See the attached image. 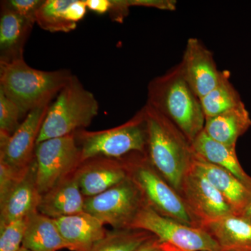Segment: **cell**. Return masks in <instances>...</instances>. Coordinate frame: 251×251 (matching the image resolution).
Returning <instances> with one entry per match:
<instances>
[{
  "label": "cell",
  "instance_id": "32",
  "mask_svg": "<svg viewBox=\"0 0 251 251\" xmlns=\"http://www.w3.org/2000/svg\"><path fill=\"white\" fill-rule=\"evenodd\" d=\"M130 6H144L165 11H174L176 8L175 0H129Z\"/></svg>",
  "mask_w": 251,
  "mask_h": 251
},
{
  "label": "cell",
  "instance_id": "31",
  "mask_svg": "<svg viewBox=\"0 0 251 251\" xmlns=\"http://www.w3.org/2000/svg\"><path fill=\"white\" fill-rule=\"evenodd\" d=\"M129 0H110L109 14L112 21L122 23L129 13Z\"/></svg>",
  "mask_w": 251,
  "mask_h": 251
},
{
  "label": "cell",
  "instance_id": "2",
  "mask_svg": "<svg viewBox=\"0 0 251 251\" xmlns=\"http://www.w3.org/2000/svg\"><path fill=\"white\" fill-rule=\"evenodd\" d=\"M147 104L167 117L192 143L204 129L201 100L181 75L179 65L150 81Z\"/></svg>",
  "mask_w": 251,
  "mask_h": 251
},
{
  "label": "cell",
  "instance_id": "13",
  "mask_svg": "<svg viewBox=\"0 0 251 251\" xmlns=\"http://www.w3.org/2000/svg\"><path fill=\"white\" fill-rule=\"evenodd\" d=\"M86 162L89 163L76 173L81 192L85 198L98 196L128 176L122 160L96 158Z\"/></svg>",
  "mask_w": 251,
  "mask_h": 251
},
{
  "label": "cell",
  "instance_id": "21",
  "mask_svg": "<svg viewBox=\"0 0 251 251\" xmlns=\"http://www.w3.org/2000/svg\"><path fill=\"white\" fill-rule=\"evenodd\" d=\"M191 146L195 155L227 170L251 188V176L247 174L241 166L236 153V148L213 140L204 130L195 138Z\"/></svg>",
  "mask_w": 251,
  "mask_h": 251
},
{
  "label": "cell",
  "instance_id": "10",
  "mask_svg": "<svg viewBox=\"0 0 251 251\" xmlns=\"http://www.w3.org/2000/svg\"><path fill=\"white\" fill-rule=\"evenodd\" d=\"M179 194L201 226L236 214L219 191L192 166L183 180Z\"/></svg>",
  "mask_w": 251,
  "mask_h": 251
},
{
  "label": "cell",
  "instance_id": "28",
  "mask_svg": "<svg viewBox=\"0 0 251 251\" xmlns=\"http://www.w3.org/2000/svg\"><path fill=\"white\" fill-rule=\"evenodd\" d=\"M28 167L25 169H18L0 161V203L6 199L20 180L22 179Z\"/></svg>",
  "mask_w": 251,
  "mask_h": 251
},
{
  "label": "cell",
  "instance_id": "3",
  "mask_svg": "<svg viewBox=\"0 0 251 251\" xmlns=\"http://www.w3.org/2000/svg\"><path fill=\"white\" fill-rule=\"evenodd\" d=\"M69 70H39L29 67L24 57L0 63V91L27 116L31 110L50 103L72 77Z\"/></svg>",
  "mask_w": 251,
  "mask_h": 251
},
{
  "label": "cell",
  "instance_id": "8",
  "mask_svg": "<svg viewBox=\"0 0 251 251\" xmlns=\"http://www.w3.org/2000/svg\"><path fill=\"white\" fill-rule=\"evenodd\" d=\"M34 159L36 186L42 196L69 177L82 163L75 134L38 143Z\"/></svg>",
  "mask_w": 251,
  "mask_h": 251
},
{
  "label": "cell",
  "instance_id": "23",
  "mask_svg": "<svg viewBox=\"0 0 251 251\" xmlns=\"http://www.w3.org/2000/svg\"><path fill=\"white\" fill-rule=\"evenodd\" d=\"M229 75L227 71L221 72L217 85L200 99L206 118L216 116L244 103L230 82Z\"/></svg>",
  "mask_w": 251,
  "mask_h": 251
},
{
  "label": "cell",
  "instance_id": "24",
  "mask_svg": "<svg viewBox=\"0 0 251 251\" xmlns=\"http://www.w3.org/2000/svg\"><path fill=\"white\" fill-rule=\"evenodd\" d=\"M72 0H44L36 11L35 23L50 32H70L77 24L68 21L65 11Z\"/></svg>",
  "mask_w": 251,
  "mask_h": 251
},
{
  "label": "cell",
  "instance_id": "18",
  "mask_svg": "<svg viewBox=\"0 0 251 251\" xmlns=\"http://www.w3.org/2000/svg\"><path fill=\"white\" fill-rule=\"evenodd\" d=\"M85 201L75 173L42 195L37 210L51 219H59L84 211Z\"/></svg>",
  "mask_w": 251,
  "mask_h": 251
},
{
  "label": "cell",
  "instance_id": "34",
  "mask_svg": "<svg viewBox=\"0 0 251 251\" xmlns=\"http://www.w3.org/2000/svg\"><path fill=\"white\" fill-rule=\"evenodd\" d=\"M162 243L153 235L135 251H161Z\"/></svg>",
  "mask_w": 251,
  "mask_h": 251
},
{
  "label": "cell",
  "instance_id": "12",
  "mask_svg": "<svg viewBox=\"0 0 251 251\" xmlns=\"http://www.w3.org/2000/svg\"><path fill=\"white\" fill-rule=\"evenodd\" d=\"M178 65L185 80L200 99L219 82L221 72L218 69L213 52L196 38L188 39Z\"/></svg>",
  "mask_w": 251,
  "mask_h": 251
},
{
  "label": "cell",
  "instance_id": "17",
  "mask_svg": "<svg viewBox=\"0 0 251 251\" xmlns=\"http://www.w3.org/2000/svg\"><path fill=\"white\" fill-rule=\"evenodd\" d=\"M34 23L25 19L9 6L1 3L0 12V63L23 58L24 48Z\"/></svg>",
  "mask_w": 251,
  "mask_h": 251
},
{
  "label": "cell",
  "instance_id": "27",
  "mask_svg": "<svg viewBox=\"0 0 251 251\" xmlns=\"http://www.w3.org/2000/svg\"><path fill=\"white\" fill-rule=\"evenodd\" d=\"M26 218L0 227V251H19L23 245Z\"/></svg>",
  "mask_w": 251,
  "mask_h": 251
},
{
  "label": "cell",
  "instance_id": "36",
  "mask_svg": "<svg viewBox=\"0 0 251 251\" xmlns=\"http://www.w3.org/2000/svg\"><path fill=\"white\" fill-rule=\"evenodd\" d=\"M162 247H163L165 251H180L179 249H176V248L173 247V246L169 245V244H163V243H162Z\"/></svg>",
  "mask_w": 251,
  "mask_h": 251
},
{
  "label": "cell",
  "instance_id": "15",
  "mask_svg": "<svg viewBox=\"0 0 251 251\" xmlns=\"http://www.w3.org/2000/svg\"><path fill=\"white\" fill-rule=\"evenodd\" d=\"M54 220L72 251H90L108 232L99 220L85 211Z\"/></svg>",
  "mask_w": 251,
  "mask_h": 251
},
{
  "label": "cell",
  "instance_id": "6",
  "mask_svg": "<svg viewBox=\"0 0 251 251\" xmlns=\"http://www.w3.org/2000/svg\"><path fill=\"white\" fill-rule=\"evenodd\" d=\"M120 160L153 210L187 226L201 227L179 193L156 171L147 153H132Z\"/></svg>",
  "mask_w": 251,
  "mask_h": 251
},
{
  "label": "cell",
  "instance_id": "11",
  "mask_svg": "<svg viewBox=\"0 0 251 251\" xmlns=\"http://www.w3.org/2000/svg\"><path fill=\"white\" fill-rule=\"evenodd\" d=\"M50 105L46 103L31 110L16 131L6 141L0 142V161L18 169L31 164Z\"/></svg>",
  "mask_w": 251,
  "mask_h": 251
},
{
  "label": "cell",
  "instance_id": "1",
  "mask_svg": "<svg viewBox=\"0 0 251 251\" xmlns=\"http://www.w3.org/2000/svg\"><path fill=\"white\" fill-rule=\"evenodd\" d=\"M148 156L153 166L178 193L192 166L191 143L167 117L145 104Z\"/></svg>",
  "mask_w": 251,
  "mask_h": 251
},
{
  "label": "cell",
  "instance_id": "33",
  "mask_svg": "<svg viewBox=\"0 0 251 251\" xmlns=\"http://www.w3.org/2000/svg\"><path fill=\"white\" fill-rule=\"evenodd\" d=\"M87 9L98 14H104L109 12L110 8V0H85Z\"/></svg>",
  "mask_w": 251,
  "mask_h": 251
},
{
  "label": "cell",
  "instance_id": "35",
  "mask_svg": "<svg viewBox=\"0 0 251 251\" xmlns=\"http://www.w3.org/2000/svg\"><path fill=\"white\" fill-rule=\"evenodd\" d=\"M239 215L243 216V217L245 218L246 219L251 222V198L249 204H247L245 209H244V211Z\"/></svg>",
  "mask_w": 251,
  "mask_h": 251
},
{
  "label": "cell",
  "instance_id": "20",
  "mask_svg": "<svg viewBox=\"0 0 251 251\" xmlns=\"http://www.w3.org/2000/svg\"><path fill=\"white\" fill-rule=\"evenodd\" d=\"M251 127L250 113L245 104L206 118L204 130L213 140L236 148L238 139Z\"/></svg>",
  "mask_w": 251,
  "mask_h": 251
},
{
  "label": "cell",
  "instance_id": "38",
  "mask_svg": "<svg viewBox=\"0 0 251 251\" xmlns=\"http://www.w3.org/2000/svg\"><path fill=\"white\" fill-rule=\"evenodd\" d=\"M161 247H162V244H161ZM161 251H165L164 249H163V247H162Z\"/></svg>",
  "mask_w": 251,
  "mask_h": 251
},
{
  "label": "cell",
  "instance_id": "14",
  "mask_svg": "<svg viewBox=\"0 0 251 251\" xmlns=\"http://www.w3.org/2000/svg\"><path fill=\"white\" fill-rule=\"evenodd\" d=\"M41 197L36 186V163L34 159L22 179L6 199L0 203V227L16 220L25 219L38 211Z\"/></svg>",
  "mask_w": 251,
  "mask_h": 251
},
{
  "label": "cell",
  "instance_id": "9",
  "mask_svg": "<svg viewBox=\"0 0 251 251\" xmlns=\"http://www.w3.org/2000/svg\"><path fill=\"white\" fill-rule=\"evenodd\" d=\"M130 229L150 232L163 244L180 251H223L214 238L202 227L187 226L160 215L148 204L140 211Z\"/></svg>",
  "mask_w": 251,
  "mask_h": 251
},
{
  "label": "cell",
  "instance_id": "16",
  "mask_svg": "<svg viewBox=\"0 0 251 251\" xmlns=\"http://www.w3.org/2000/svg\"><path fill=\"white\" fill-rule=\"evenodd\" d=\"M192 167L219 191L236 214L239 215L244 211L251 198L250 187L227 170L204 161L195 154Z\"/></svg>",
  "mask_w": 251,
  "mask_h": 251
},
{
  "label": "cell",
  "instance_id": "37",
  "mask_svg": "<svg viewBox=\"0 0 251 251\" xmlns=\"http://www.w3.org/2000/svg\"><path fill=\"white\" fill-rule=\"evenodd\" d=\"M19 251H30L27 250V249H26L25 248L22 247H21V250H20Z\"/></svg>",
  "mask_w": 251,
  "mask_h": 251
},
{
  "label": "cell",
  "instance_id": "19",
  "mask_svg": "<svg viewBox=\"0 0 251 251\" xmlns=\"http://www.w3.org/2000/svg\"><path fill=\"white\" fill-rule=\"evenodd\" d=\"M206 230L223 251H251V222L238 214H232L205 223Z\"/></svg>",
  "mask_w": 251,
  "mask_h": 251
},
{
  "label": "cell",
  "instance_id": "5",
  "mask_svg": "<svg viewBox=\"0 0 251 251\" xmlns=\"http://www.w3.org/2000/svg\"><path fill=\"white\" fill-rule=\"evenodd\" d=\"M74 134L82 163L96 158L121 159L135 152L148 154V126L143 108L118 126L99 131L80 130Z\"/></svg>",
  "mask_w": 251,
  "mask_h": 251
},
{
  "label": "cell",
  "instance_id": "29",
  "mask_svg": "<svg viewBox=\"0 0 251 251\" xmlns=\"http://www.w3.org/2000/svg\"><path fill=\"white\" fill-rule=\"evenodd\" d=\"M44 0H9V6L21 17L35 23L36 11Z\"/></svg>",
  "mask_w": 251,
  "mask_h": 251
},
{
  "label": "cell",
  "instance_id": "22",
  "mask_svg": "<svg viewBox=\"0 0 251 251\" xmlns=\"http://www.w3.org/2000/svg\"><path fill=\"white\" fill-rule=\"evenodd\" d=\"M23 247L30 251L69 249L53 219L36 211L26 218Z\"/></svg>",
  "mask_w": 251,
  "mask_h": 251
},
{
  "label": "cell",
  "instance_id": "26",
  "mask_svg": "<svg viewBox=\"0 0 251 251\" xmlns=\"http://www.w3.org/2000/svg\"><path fill=\"white\" fill-rule=\"evenodd\" d=\"M23 117L18 105L0 91V142L7 140L16 131Z\"/></svg>",
  "mask_w": 251,
  "mask_h": 251
},
{
  "label": "cell",
  "instance_id": "4",
  "mask_svg": "<svg viewBox=\"0 0 251 251\" xmlns=\"http://www.w3.org/2000/svg\"><path fill=\"white\" fill-rule=\"evenodd\" d=\"M99 110V102L94 94L73 75L50 105L37 144L83 130L98 115Z\"/></svg>",
  "mask_w": 251,
  "mask_h": 251
},
{
  "label": "cell",
  "instance_id": "30",
  "mask_svg": "<svg viewBox=\"0 0 251 251\" xmlns=\"http://www.w3.org/2000/svg\"><path fill=\"white\" fill-rule=\"evenodd\" d=\"M87 10L85 0H72L65 11L66 19L77 24L85 17Z\"/></svg>",
  "mask_w": 251,
  "mask_h": 251
},
{
  "label": "cell",
  "instance_id": "25",
  "mask_svg": "<svg viewBox=\"0 0 251 251\" xmlns=\"http://www.w3.org/2000/svg\"><path fill=\"white\" fill-rule=\"evenodd\" d=\"M153 234L140 229H115L108 231L90 251H135Z\"/></svg>",
  "mask_w": 251,
  "mask_h": 251
},
{
  "label": "cell",
  "instance_id": "7",
  "mask_svg": "<svg viewBox=\"0 0 251 251\" xmlns=\"http://www.w3.org/2000/svg\"><path fill=\"white\" fill-rule=\"evenodd\" d=\"M147 204L141 190L128 176L108 191L86 198L84 211L115 229H130Z\"/></svg>",
  "mask_w": 251,
  "mask_h": 251
}]
</instances>
